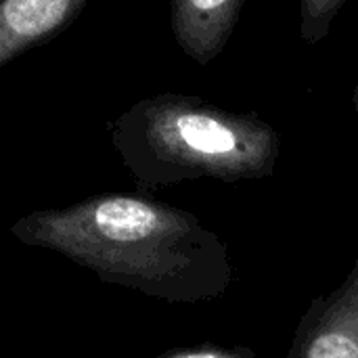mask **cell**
<instances>
[{
	"instance_id": "5b68a950",
	"label": "cell",
	"mask_w": 358,
	"mask_h": 358,
	"mask_svg": "<svg viewBox=\"0 0 358 358\" xmlns=\"http://www.w3.org/2000/svg\"><path fill=\"white\" fill-rule=\"evenodd\" d=\"M245 0H170V25L180 50L197 65L212 63L229 44Z\"/></svg>"
},
{
	"instance_id": "3957f363",
	"label": "cell",
	"mask_w": 358,
	"mask_h": 358,
	"mask_svg": "<svg viewBox=\"0 0 358 358\" xmlns=\"http://www.w3.org/2000/svg\"><path fill=\"white\" fill-rule=\"evenodd\" d=\"M285 358H358V260L338 289L310 302Z\"/></svg>"
},
{
	"instance_id": "7a4b0ae2",
	"label": "cell",
	"mask_w": 358,
	"mask_h": 358,
	"mask_svg": "<svg viewBox=\"0 0 358 358\" xmlns=\"http://www.w3.org/2000/svg\"><path fill=\"white\" fill-rule=\"evenodd\" d=\"M111 143L141 191L271 178L281 155L279 132L256 113L178 92L136 101L111 124Z\"/></svg>"
},
{
	"instance_id": "6da1fadb",
	"label": "cell",
	"mask_w": 358,
	"mask_h": 358,
	"mask_svg": "<svg viewBox=\"0 0 358 358\" xmlns=\"http://www.w3.org/2000/svg\"><path fill=\"white\" fill-rule=\"evenodd\" d=\"M17 241L55 252L120 285L170 304L222 298L233 283L227 243L176 206L145 195L101 193L10 224Z\"/></svg>"
},
{
	"instance_id": "8992f818",
	"label": "cell",
	"mask_w": 358,
	"mask_h": 358,
	"mask_svg": "<svg viewBox=\"0 0 358 358\" xmlns=\"http://www.w3.org/2000/svg\"><path fill=\"white\" fill-rule=\"evenodd\" d=\"M346 0H302L300 2V36L306 44H319L331 29L334 19Z\"/></svg>"
},
{
	"instance_id": "277c9868",
	"label": "cell",
	"mask_w": 358,
	"mask_h": 358,
	"mask_svg": "<svg viewBox=\"0 0 358 358\" xmlns=\"http://www.w3.org/2000/svg\"><path fill=\"white\" fill-rule=\"evenodd\" d=\"M90 0H0V67L63 34Z\"/></svg>"
},
{
	"instance_id": "52a82bcc",
	"label": "cell",
	"mask_w": 358,
	"mask_h": 358,
	"mask_svg": "<svg viewBox=\"0 0 358 358\" xmlns=\"http://www.w3.org/2000/svg\"><path fill=\"white\" fill-rule=\"evenodd\" d=\"M155 358H258L256 350L248 346H218V344H201L191 348H178L164 352Z\"/></svg>"
},
{
	"instance_id": "ba28073f",
	"label": "cell",
	"mask_w": 358,
	"mask_h": 358,
	"mask_svg": "<svg viewBox=\"0 0 358 358\" xmlns=\"http://www.w3.org/2000/svg\"><path fill=\"white\" fill-rule=\"evenodd\" d=\"M352 103H355V109L358 111V78H357V86H355V90H352Z\"/></svg>"
}]
</instances>
